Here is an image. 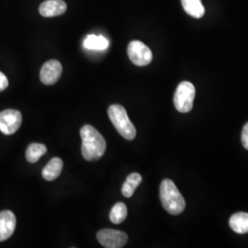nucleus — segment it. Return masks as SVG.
I'll list each match as a JSON object with an SVG mask.
<instances>
[{"label": "nucleus", "mask_w": 248, "mask_h": 248, "mask_svg": "<svg viewBox=\"0 0 248 248\" xmlns=\"http://www.w3.org/2000/svg\"><path fill=\"white\" fill-rule=\"evenodd\" d=\"M82 138V155L88 161H97L105 154L107 143L104 137L91 125H85L80 130Z\"/></svg>", "instance_id": "obj_1"}, {"label": "nucleus", "mask_w": 248, "mask_h": 248, "mask_svg": "<svg viewBox=\"0 0 248 248\" xmlns=\"http://www.w3.org/2000/svg\"><path fill=\"white\" fill-rule=\"evenodd\" d=\"M160 200L164 209L172 215H178L185 210V200L171 179L167 178L162 181Z\"/></svg>", "instance_id": "obj_2"}, {"label": "nucleus", "mask_w": 248, "mask_h": 248, "mask_svg": "<svg viewBox=\"0 0 248 248\" xmlns=\"http://www.w3.org/2000/svg\"><path fill=\"white\" fill-rule=\"evenodd\" d=\"M109 120L114 125L117 132L120 133L124 139L132 141L136 136V129L130 121L126 109L122 105L113 104L108 109Z\"/></svg>", "instance_id": "obj_3"}, {"label": "nucleus", "mask_w": 248, "mask_h": 248, "mask_svg": "<svg viewBox=\"0 0 248 248\" xmlns=\"http://www.w3.org/2000/svg\"><path fill=\"white\" fill-rule=\"evenodd\" d=\"M195 87L188 81H183L177 86L174 95V104L177 111L187 113L193 108L195 98Z\"/></svg>", "instance_id": "obj_4"}, {"label": "nucleus", "mask_w": 248, "mask_h": 248, "mask_svg": "<svg viewBox=\"0 0 248 248\" xmlns=\"http://www.w3.org/2000/svg\"><path fill=\"white\" fill-rule=\"evenodd\" d=\"M130 60L137 66H145L153 60V53L148 46L140 41H133L127 49Z\"/></svg>", "instance_id": "obj_5"}, {"label": "nucleus", "mask_w": 248, "mask_h": 248, "mask_svg": "<svg viewBox=\"0 0 248 248\" xmlns=\"http://www.w3.org/2000/svg\"><path fill=\"white\" fill-rule=\"evenodd\" d=\"M99 244L106 248H124L128 241V235L122 231L102 229L97 233Z\"/></svg>", "instance_id": "obj_6"}, {"label": "nucleus", "mask_w": 248, "mask_h": 248, "mask_svg": "<svg viewBox=\"0 0 248 248\" xmlns=\"http://www.w3.org/2000/svg\"><path fill=\"white\" fill-rule=\"evenodd\" d=\"M22 123V116L18 110L6 109L0 112V132L6 135L16 133Z\"/></svg>", "instance_id": "obj_7"}, {"label": "nucleus", "mask_w": 248, "mask_h": 248, "mask_svg": "<svg viewBox=\"0 0 248 248\" xmlns=\"http://www.w3.org/2000/svg\"><path fill=\"white\" fill-rule=\"evenodd\" d=\"M61 62L57 60H50L45 62L40 72V79L47 86L55 84L62 75Z\"/></svg>", "instance_id": "obj_8"}, {"label": "nucleus", "mask_w": 248, "mask_h": 248, "mask_svg": "<svg viewBox=\"0 0 248 248\" xmlns=\"http://www.w3.org/2000/svg\"><path fill=\"white\" fill-rule=\"evenodd\" d=\"M16 224V216L11 211L0 213V242L9 239L15 231Z\"/></svg>", "instance_id": "obj_9"}, {"label": "nucleus", "mask_w": 248, "mask_h": 248, "mask_svg": "<svg viewBox=\"0 0 248 248\" xmlns=\"http://www.w3.org/2000/svg\"><path fill=\"white\" fill-rule=\"evenodd\" d=\"M66 9V3L62 0H46L40 6L39 11L43 17L53 18L62 15Z\"/></svg>", "instance_id": "obj_10"}, {"label": "nucleus", "mask_w": 248, "mask_h": 248, "mask_svg": "<svg viewBox=\"0 0 248 248\" xmlns=\"http://www.w3.org/2000/svg\"><path fill=\"white\" fill-rule=\"evenodd\" d=\"M63 168L62 160L59 157H53L43 169L42 175L45 180L53 181L60 176Z\"/></svg>", "instance_id": "obj_11"}, {"label": "nucleus", "mask_w": 248, "mask_h": 248, "mask_svg": "<svg viewBox=\"0 0 248 248\" xmlns=\"http://www.w3.org/2000/svg\"><path fill=\"white\" fill-rule=\"evenodd\" d=\"M229 224L233 232L244 234L248 232V213H237L232 215Z\"/></svg>", "instance_id": "obj_12"}, {"label": "nucleus", "mask_w": 248, "mask_h": 248, "mask_svg": "<svg viewBox=\"0 0 248 248\" xmlns=\"http://www.w3.org/2000/svg\"><path fill=\"white\" fill-rule=\"evenodd\" d=\"M181 3L189 16L196 18L203 17L205 9L201 0H181Z\"/></svg>", "instance_id": "obj_13"}, {"label": "nucleus", "mask_w": 248, "mask_h": 248, "mask_svg": "<svg viewBox=\"0 0 248 248\" xmlns=\"http://www.w3.org/2000/svg\"><path fill=\"white\" fill-rule=\"evenodd\" d=\"M142 179V176L138 173H132L131 175H129L122 187V192L124 197L131 198L133 195L135 189L141 184Z\"/></svg>", "instance_id": "obj_14"}, {"label": "nucleus", "mask_w": 248, "mask_h": 248, "mask_svg": "<svg viewBox=\"0 0 248 248\" xmlns=\"http://www.w3.org/2000/svg\"><path fill=\"white\" fill-rule=\"evenodd\" d=\"M84 47L89 50L103 51L108 47V41L101 35H89L84 41Z\"/></svg>", "instance_id": "obj_15"}, {"label": "nucleus", "mask_w": 248, "mask_h": 248, "mask_svg": "<svg viewBox=\"0 0 248 248\" xmlns=\"http://www.w3.org/2000/svg\"><path fill=\"white\" fill-rule=\"evenodd\" d=\"M47 152V147L45 144L33 142L31 143L26 150V159L29 163H36Z\"/></svg>", "instance_id": "obj_16"}, {"label": "nucleus", "mask_w": 248, "mask_h": 248, "mask_svg": "<svg viewBox=\"0 0 248 248\" xmlns=\"http://www.w3.org/2000/svg\"><path fill=\"white\" fill-rule=\"evenodd\" d=\"M127 214H128V211H127L126 205L123 202H118L112 207L109 213V219L111 222L119 224L125 221Z\"/></svg>", "instance_id": "obj_17"}, {"label": "nucleus", "mask_w": 248, "mask_h": 248, "mask_svg": "<svg viewBox=\"0 0 248 248\" xmlns=\"http://www.w3.org/2000/svg\"><path fill=\"white\" fill-rule=\"evenodd\" d=\"M242 143L244 147L248 150V123L244 126L242 133Z\"/></svg>", "instance_id": "obj_18"}, {"label": "nucleus", "mask_w": 248, "mask_h": 248, "mask_svg": "<svg viewBox=\"0 0 248 248\" xmlns=\"http://www.w3.org/2000/svg\"><path fill=\"white\" fill-rule=\"evenodd\" d=\"M8 86H9V80L2 72H0V92L7 89Z\"/></svg>", "instance_id": "obj_19"}]
</instances>
